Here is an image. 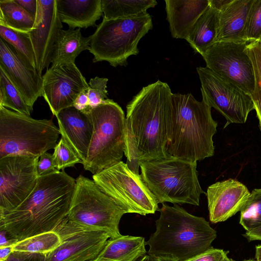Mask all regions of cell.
Listing matches in <instances>:
<instances>
[{"label":"cell","instance_id":"cell-21","mask_svg":"<svg viewBox=\"0 0 261 261\" xmlns=\"http://www.w3.org/2000/svg\"><path fill=\"white\" fill-rule=\"evenodd\" d=\"M253 0H223L219 10L216 42L244 40L242 38Z\"/></svg>","mask_w":261,"mask_h":261},{"label":"cell","instance_id":"cell-39","mask_svg":"<svg viewBox=\"0 0 261 261\" xmlns=\"http://www.w3.org/2000/svg\"><path fill=\"white\" fill-rule=\"evenodd\" d=\"M88 90H84L78 95L73 102V107L81 111H84L90 107Z\"/></svg>","mask_w":261,"mask_h":261},{"label":"cell","instance_id":"cell-8","mask_svg":"<svg viewBox=\"0 0 261 261\" xmlns=\"http://www.w3.org/2000/svg\"><path fill=\"white\" fill-rule=\"evenodd\" d=\"M153 27L147 12L138 16L106 20L89 36V51L94 63L107 61L113 67L126 66L127 60L139 53L138 44Z\"/></svg>","mask_w":261,"mask_h":261},{"label":"cell","instance_id":"cell-23","mask_svg":"<svg viewBox=\"0 0 261 261\" xmlns=\"http://www.w3.org/2000/svg\"><path fill=\"white\" fill-rule=\"evenodd\" d=\"M142 237L123 236L110 238L103 249L90 261H136L147 254Z\"/></svg>","mask_w":261,"mask_h":261},{"label":"cell","instance_id":"cell-32","mask_svg":"<svg viewBox=\"0 0 261 261\" xmlns=\"http://www.w3.org/2000/svg\"><path fill=\"white\" fill-rule=\"evenodd\" d=\"M240 224L246 231L261 226V189H255L240 211Z\"/></svg>","mask_w":261,"mask_h":261},{"label":"cell","instance_id":"cell-13","mask_svg":"<svg viewBox=\"0 0 261 261\" xmlns=\"http://www.w3.org/2000/svg\"><path fill=\"white\" fill-rule=\"evenodd\" d=\"M39 159L20 155L0 158V214L17 207L33 192L39 177Z\"/></svg>","mask_w":261,"mask_h":261},{"label":"cell","instance_id":"cell-24","mask_svg":"<svg viewBox=\"0 0 261 261\" xmlns=\"http://www.w3.org/2000/svg\"><path fill=\"white\" fill-rule=\"evenodd\" d=\"M219 10L210 4L193 27L186 40L202 56L216 41Z\"/></svg>","mask_w":261,"mask_h":261},{"label":"cell","instance_id":"cell-22","mask_svg":"<svg viewBox=\"0 0 261 261\" xmlns=\"http://www.w3.org/2000/svg\"><path fill=\"white\" fill-rule=\"evenodd\" d=\"M56 3L61 21L69 29L95 27L103 13L102 0H56Z\"/></svg>","mask_w":261,"mask_h":261},{"label":"cell","instance_id":"cell-33","mask_svg":"<svg viewBox=\"0 0 261 261\" xmlns=\"http://www.w3.org/2000/svg\"><path fill=\"white\" fill-rule=\"evenodd\" d=\"M261 37V0H253L242 38L249 42L259 41Z\"/></svg>","mask_w":261,"mask_h":261},{"label":"cell","instance_id":"cell-36","mask_svg":"<svg viewBox=\"0 0 261 261\" xmlns=\"http://www.w3.org/2000/svg\"><path fill=\"white\" fill-rule=\"evenodd\" d=\"M186 261H233L227 256V252L211 247L203 252Z\"/></svg>","mask_w":261,"mask_h":261},{"label":"cell","instance_id":"cell-42","mask_svg":"<svg viewBox=\"0 0 261 261\" xmlns=\"http://www.w3.org/2000/svg\"><path fill=\"white\" fill-rule=\"evenodd\" d=\"M243 236L249 241L258 240L261 241V226L249 231H247Z\"/></svg>","mask_w":261,"mask_h":261},{"label":"cell","instance_id":"cell-19","mask_svg":"<svg viewBox=\"0 0 261 261\" xmlns=\"http://www.w3.org/2000/svg\"><path fill=\"white\" fill-rule=\"evenodd\" d=\"M56 117L61 138L83 164L93 134V124L89 117L73 106L63 109Z\"/></svg>","mask_w":261,"mask_h":261},{"label":"cell","instance_id":"cell-6","mask_svg":"<svg viewBox=\"0 0 261 261\" xmlns=\"http://www.w3.org/2000/svg\"><path fill=\"white\" fill-rule=\"evenodd\" d=\"M83 112L89 117L93 127L83 165L95 175L121 161L125 149V116L121 107L109 98Z\"/></svg>","mask_w":261,"mask_h":261},{"label":"cell","instance_id":"cell-35","mask_svg":"<svg viewBox=\"0 0 261 261\" xmlns=\"http://www.w3.org/2000/svg\"><path fill=\"white\" fill-rule=\"evenodd\" d=\"M108 79L96 76L91 78L88 83V95L90 107H96L108 98L107 90Z\"/></svg>","mask_w":261,"mask_h":261},{"label":"cell","instance_id":"cell-27","mask_svg":"<svg viewBox=\"0 0 261 261\" xmlns=\"http://www.w3.org/2000/svg\"><path fill=\"white\" fill-rule=\"evenodd\" d=\"M35 18L15 0L0 1V24L20 32H30Z\"/></svg>","mask_w":261,"mask_h":261},{"label":"cell","instance_id":"cell-1","mask_svg":"<svg viewBox=\"0 0 261 261\" xmlns=\"http://www.w3.org/2000/svg\"><path fill=\"white\" fill-rule=\"evenodd\" d=\"M172 94L166 83L158 80L143 87L126 106L124 154L136 174L140 161L168 155Z\"/></svg>","mask_w":261,"mask_h":261},{"label":"cell","instance_id":"cell-43","mask_svg":"<svg viewBox=\"0 0 261 261\" xmlns=\"http://www.w3.org/2000/svg\"><path fill=\"white\" fill-rule=\"evenodd\" d=\"M14 245L0 247V260H5L13 252Z\"/></svg>","mask_w":261,"mask_h":261},{"label":"cell","instance_id":"cell-16","mask_svg":"<svg viewBox=\"0 0 261 261\" xmlns=\"http://www.w3.org/2000/svg\"><path fill=\"white\" fill-rule=\"evenodd\" d=\"M37 3L34 25L28 34L35 53L36 69L41 74L51 64L53 48L63 25L56 0H37Z\"/></svg>","mask_w":261,"mask_h":261},{"label":"cell","instance_id":"cell-12","mask_svg":"<svg viewBox=\"0 0 261 261\" xmlns=\"http://www.w3.org/2000/svg\"><path fill=\"white\" fill-rule=\"evenodd\" d=\"M246 40L215 42L202 56L206 67L251 96L255 88L253 65Z\"/></svg>","mask_w":261,"mask_h":261},{"label":"cell","instance_id":"cell-10","mask_svg":"<svg viewBox=\"0 0 261 261\" xmlns=\"http://www.w3.org/2000/svg\"><path fill=\"white\" fill-rule=\"evenodd\" d=\"M92 178L103 192L128 213L145 216L159 210L156 198L141 175L134 172L122 161L93 175Z\"/></svg>","mask_w":261,"mask_h":261},{"label":"cell","instance_id":"cell-4","mask_svg":"<svg viewBox=\"0 0 261 261\" xmlns=\"http://www.w3.org/2000/svg\"><path fill=\"white\" fill-rule=\"evenodd\" d=\"M172 99L167 153L192 162L212 156L218 124L212 108L191 93H173Z\"/></svg>","mask_w":261,"mask_h":261},{"label":"cell","instance_id":"cell-46","mask_svg":"<svg viewBox=\"0 0 261 261\" xmlns=\"http://www.w3.org/2000/svg\"><path fill=\"white\" fill-rule=\"evenodd\" d=\"M155 261H175V260L169 259H165V258H156Z\"/></svg>","mask_w":261,"mask_h":261},{"label":"cell","instance_id":"cell-20","mask_svg":"<svg viewBox=\"0 0 261 261\" xmlns=\"http://www.w3.org/2000/svg\"><path fill=\"white\" fill-rule=\"evenodd\" d=\"M165 2L172 37L185 40L197 20L210 5V0H165Z\"/></svg>","mask_w":261,"mask_h":261},{"label":"cell","instance_id":"cell-7","mask_svg":"<svg viewBox=\"0 0 261 261\" xmlns=\"http://www.w3.org/2000/svg\"><path fill=\"white\" fill-rule=\"evenodd\" d=\"M60 134L51 119H36L0 106V158H39L55 147Z\"/></svg>","mask_w":261,"mask_h":261},{"label":"cell","instance_id":"cell-3","mask_svg":"<svg viewBox=\"0 0 261 261\" xmlns=\"http://www.w3.org/2000/svg\"><path fill=\"white\" fill-rule=\"evenodd\" d=\"M156 229L146 242L147 253L156 258L186 261L211 247L217 232L204 218L174 204L162 203Z\"/></svg>","mask_w":261,"mask_h":261},{"label":"cell","instance_id":"cell-31","mask_svg":"<svg viewBox=\"0 0 261 261\" xmlns=\"http://www.w3.org/2000/svg\"><path fill=\"white\" fill-rule=\"evenodd\" d=\"M246 51L252 62L255 76V88L251 96L261 130V43L259 41L249 42Z\"/></svg>","mask_w":261,"mask_h":261},{"label":"cell","instance_id":"cell-5","mask_svg":"<svg viewBox=\"0 0 261 261\" xmlns=\"http://www.w3.org/2000/svg\"><path fill=\"white\" fill-rule=\"evenodd\" d=\"M139 164L142 179L159 203L199 205L200 195L205 193L199 182L197 162L168 154Z\"/></svg>","mask_w":261,"mask_h":261},{"label":"cell","instance_id":"cell-14","mask_svg":"<svg viewBox=\"0 0 261 261\" xmlns=\"http://www.w3.org/2000/svg\"><path fill=\"white\" fill-rule=\"evenodd\" d=\"M60 245L46 255V261H90L99 254L111 236L107 232L65 218L54 230Z\"/></svg>","mask_w":261,"mask_h":261},{"label":"cell","instance_id":"cell-41","mask_svg":"<svg viewBox=\"0 0 261 261\" xmlns=\"http://www.w3.org/2000/svg\"><path fill=\"white\" fill-rule=\"evenodd\" d=\"M0 229V247L14 245L18 242L16 240L12 238L5 230Z\"/></svg>","mask_w":261,"mask_h":261},{"label":"cell","instance_id":"cell-28","mask_svg":"<svg viewBox=\"0 0 261 261\" xmlns=\"http://www.w3.org/2000/svg\"><path fill=\"white\" fill-rule=\"evenodd\" d=\"M61 239L55 231L40 233L14 244L13 251L47 254L54 250L60 244Z\"/></svg>","mask_w":261,"mask_h":261},{"label":"cell","instance_id":"cell-47","mask_svg":"<svg viewBox=\"0 0 261 261\" xmlns=\"http://www.w3.org/2000/svg\"><path fill=\"white\" fill-rule=\"evenodd\" d=\"M234 261V260H233ZM244 261H255L254 260H252V259H249V260H244Z\"/></svg>","mask_w":261,"mask_h":261},{"label":"cell","instance_id":"cell-9","mask_svg":"<svg viewBox=\"0 0 261 261\" xmlns=\"http://www.w3.org/2000/svg\"><path fill=\"white\" fill-rule=\"evenodd\" d=\"M127 210L103 192L93 180L80 175L67 218L69 221L109 233L111 238L121 234L119 224Z\"/></svg>","mask_w":261,"mask_h":261},{"label":"cell","instance_id":"cell-15","mask_svg":"<svg viewBox=\"0 0 261 261\" xmlns=\"http://www.w3.org/2000/svg\"><path fill=\"white\" fill-rule=\"evenodd\" d=\"M42 97L52 114L72 107L78 95L89 85L75 63L51 66L42 76Z\"/></svg>","mask_w":261,"mask_h":261},{"label":"cell","instance_id":"cell-49","mask_svg":"<svg viewBox=\"0 0 261 261\" xmlns=\"http://www.w3.org/2000/svg\"><path fill=\"white\" fill-rule=\"evenodd\" d=\"M0 261H4V260H0Z\"/></svg>","mask_w":261,"mask_h":261},{"label":"cell","instance_id":"cell-38","mask_svg":"<svg viewBox=\"0 0 261 261\" xmlns=\"http://www.w3.org/2000/svg\"><path fill=\"white\" fill-rule=\"evenodd\" d=\"M4 261H46V254L13 251Z\"/></svg>","mask_w":261,"mask_h":261},{"label":"cell","instance_id":"cell-25","mask_svg":"<svg viewBox=\"0 0 261 261\" xmlns=\"http://www.w3.org/2000/svg\"><path fill=\"white\" fill-rule=\"evenodd\" d=\"M89 48L90 37L83 36L81 29H62L53 48L51 66L75 63L80 53Z\"/></svg>","mask_w":261,"mask_h":261},{"label":"cell","instance_id":"cell-2","mask_svg":"<svg viewBox=\"0 0 261 261\" xmlns=\"http://www.w3.org/2000/svg\"><path fill=\"white\" fill-rule=\"evenodd\" d=\"M76 179L64 170L39 176L30 196L17 207L0 214V229L19 241L54 231L67 217Z\"/></svg>","mask_w":261,"mask_h":261},{"label":"cell","instance_id":"cell-44","mask_svg":"<svg viewBox=\"0 0 261 261\" xmlns=\"http://www.w3.org/2000/svg\"><path fill=\"white\" fill-rule=\"evenodd\" d=\"M156 258L147 253L140 257L136 261H155Z\"/></svg>","mask_w":261,"mask_h":261},{"label":"cell","instance_id":"cell-45","mask_svg":"<svg viewBox=\"0 0 261 261\" xmlns=\"http://www.w3.org/2000/svg\"><path fill=\"white\" fill-rule=\"evenodd\" d=\"M255 258L256 261H261V245L255 247Z\"/></svg>","mask_w":261,"mask_h":261},{"label":"cell","instance_id":"cell-40","mask_svg":"<svg viewBox=\"0 0 261 261\" xmlns=\"http://www.w3.org/2000/svg\"><path fill=\"white\" fill-rule=\"evenodd\" d=\"M15 1L20 6L23 8L27 12L35 18L38 9L37 0Z\"/></svg>","mask_w":261,"mask_h":261},{"label":"cell","instance_id":"cell-11","mask_svg":"<svg viewBox=\"0 0 261 261\" xmlns=\"http://www.w3.org/2000/svg\"><path fill=\"white\" fill-rule=\"evenodd\" d=\"M202 100L226 119L225 128L231 123L243 124L254 110L251 96L206 67H198Z\"/></svg>","mask_w":261,"mask_h":261},{"label":"cell","instance_id":"cell-37","mask_svg":"<svg viewBox=\"0 0 261 261\" xmlns=\"http://www.w3.org/2000/svg\"><path fill=\"white\" fill-rule=\"evenodd\" d=\"M37 168L39 176L59 171L55 167L53 154L47 152L40 156L37 163Z\"/></svg>","mask_w":261,"mask_h":261},{"label":"cell","instance_id":"cell-34","mask_svg":"<svg viewBox=\"0 0 261 261\" xmlns=\"http://www.w3.org/2000/svg\"><path fill=\"white\" fill-rule=\"evenodd\" d=\"M53 154L55 167L58 170H64L67 167L81 163L82 161L72 152L61 138L54 148Z\"/></svg>","mask_w":261,"mask_h":261},{"label":"cell","instance_id":"cell-17","mask_svg":"<svg viewBox=\"0 0 261 261\" xmlns=\"http://www.w3.org/2000/svg\"><path fill=\"white\" fill-rule=\"evenodd\" d=\"M0 67L5 71L26 103L33 109L36 101L42 96V76L1 37Z\"/></svg>","mask_w":261,"mask_h":261},{"label":"cell","instance_id":"cell-18","mask_svg":"<svg viewBox=\"0 0 261 261\" xmlns=\"http://www.w3.org/2000/svg\"><path fill=\"white\" fill-rule=\"evenodd\" d=\"M205 194L210 220L217 223L225 221L240 212L250 193L245 185L230 178L210 186Z\"/></svg>","mask_w":261,"mask_h":261},{"label":"cell","instance_id":"cell-29","mask_svg":"<svg viewBox=\"0 0 261 261\" xmlns=\"http://www.w3.org/2000/svg\"><path fill=\"white\" fill-rule=\"evenodd\" d=\"M0 106L30 116L33 110L26 103L2 67H0Z\"/></svg>","mask_w":261,"mask_h":261},{"label":"cell","instance_id":"cell-48","mask_svg":"<svg viewBox=\"0 0 261 261\" xmlns=\"http://www.w3.org/2000/svg\"><path fill=\"white\" fill-rule=\"evenodd\" d=\"M259 41H260V42L261 43V37H260V38Z\"/></svg>","mask_w":261,"mask_h":261},{"label":"cell","instance_id":"cell-26","mask_svg":"<svg viewBox=\"0 0 261 261\" xmlns=\"http://www.w3.org/2000/svg\"><path fill=\"white\" fill-rule=\"evenodd\" d=\"M157 4L155 0H102L103 18L110 20L138 16Z\"/></svg>","mask_w":261,"mask_h":261},{"label":"cell","instance_id":"cell-30","mask_svg":"<svg viewBox=\"0 0 261 261\" xmlns=\"http://www.w3.org/2000/svg\"><path fill=\"white\" fill-rule=\"evenodd\" d=\"M0 35L22 59L36 68L35 53L28 32L16 31L0 24Z\"/></svg>","mask_w":261,"mask_h":261}]
</instances>
